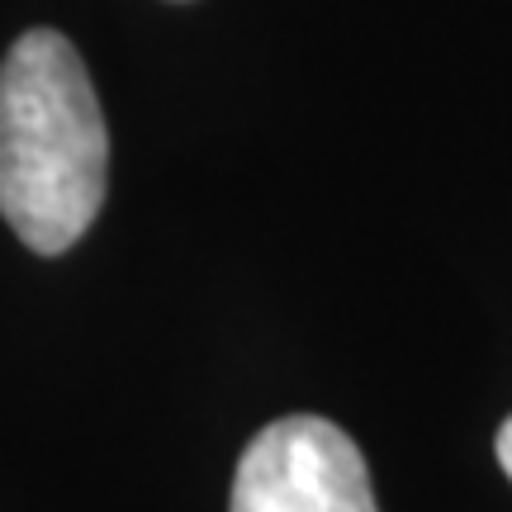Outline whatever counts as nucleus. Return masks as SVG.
Segmentation results:
<instances>
[{
	"mask_svg": "<svg viewBox=\"0 0 512 512\" xmlns=\"http://www.w3.org/2000/svg\"><path fill=\"white\" fill-rule=\"evenodd\" d=\"M110 185V133L91 72L57 29H29L0 62V219L57 256L86 238Z\"/></svg>",
	"mask_w": 512,
	"mask_h": 512,
	"instance_id": "obj_1",
	"label": "nucleus"
},
{
	"mask_svg": "<svg viewBox=\"0 0 512 512\" xmlns=\"http://www.w3.org/2000/svg\"><path fill=\"white\" fill-rule=\"evenodd\" d=\"M228 512H380L361 446L328 418L266 422L238 460Z\"/></svg>",
	"mask_w": 512,
	"mask_h": 512,
	"instance_id": "obj_2",
	"label": "nucleus"
},
{
	"mask_svg": "<svg viewBox=\"0 0 512 512\" xmlns=\"http://www.w3.org/2000/svg\"><path fill=\"white\" fill-rule=\"evenodd\" d=\"M498 465H503V475L512 479V418L498 427Z\"/></svg>",
	"mask_w": 512,
	"mask_h": 512,
	"instance_id": "obj_3",
	"label": "nucleus"
}]
</instances>
